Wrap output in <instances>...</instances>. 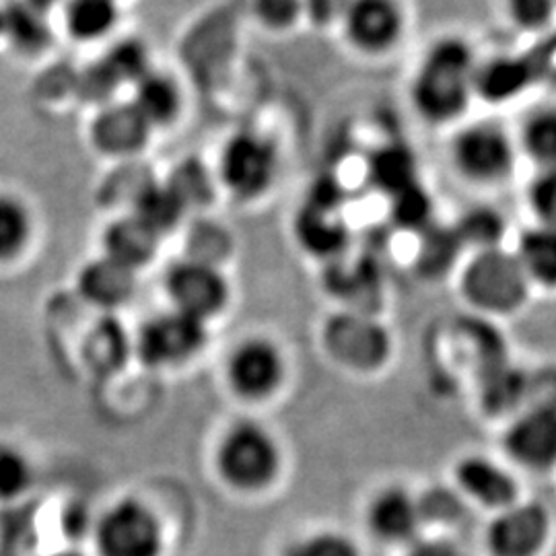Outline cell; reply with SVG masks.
I'll use <instances>...</instances> for the list:
<instances>
[{
  "instance_id": "cell-13",
  "label": "cell",
  "mask_w": 556,
  "mask_h": 556,
  "mask_svg": "<svg viewBox=\"0 0 556 556\" xmlns=\"http://www.w3.org/2000/svg\"><path fill=\"white\" fill-rule=\"evenodd\" d=\"M227 376L233 390L243 397L270 396L285 378V358L268 338H248L229 357Z\"/></svg>"
},
{
  "instance_id": "cell-28",
  "label": "cell",
  "mask_w": 556,
  "mask_h": 556,
  "mask_svg": "<svg viewBox=\"0 0 556 556\" xmlns=\"http://www.w3.org/2000/svg\"><path fill=\"white\" fill-rule=\"evenodd\" d=\"M418 238L415 266L418 275L425 278L443 277L452 268H456L462 254L466 252L452 225H431Z\"/></svg>"
},
{
  "instance_id": "cell-23",
  "label": "cell",
  "mask_w": 556,
  "mask_h": 556,
  "mask_svg": "<svg viewBox=\"0 0 556 556\" xmlns=\"http://www.w3.org/2000/svg\"><path fill=\"white\" fill-rule=\"evenodd\" d=\"M514 254L532 285L556 289V229L534 223L519 233Z\"/></svg>"
},
{
  "instance_id": "cell-17",
  "label": "cell",
  "mask_w": 556,
  "mask_h": 556,
  "mask_svg": "<svg viewBox=\"0 0 556 556\" xmlns=\"http://www.w3.org/2000/svg\"><path fill=\"white\" fill-rule=\"evenodd\" d=\"M161 236L137 215L126 213L112 220L103 231V256L130 270H139L157 256Z\"/></svg>"
},
{
  "instance_id": "cell-14",
  "label": "cell",
  "mask_w": 556,
  "mask_h": 556,
  "mask_svg": "<svg viewBox=\"0 0 556 556\" xmlns=\"http://www.w3.org/2000/svg\"><path fill=\"white\" fill-rule=\"evenodd\" d=\"M505 450L526 468H553L556 464V408L530 406L519 415L505 435Z\"/></svg>"
},
{
  "instance_id": "cell-18",
  "label": "cell",
  "mask_w": 556,
  "mask_h": 556,
  "mask_svg": "<svg viewBox=\"0 0 556 556\" xmlns=\"http://www.w3.org/2000/svg\"><path fill=\"white\" fill-rule=\"evenodd\" d=\"M130 103L153 130L167 128L178 122L184 110V89L178 79L165 71L151 68L132 85Z\"/></svg>"
},
{
  "instance_id": "cell-35",
  "label": "cell",
  "mask_w": 556,
  "mask_h": 556,
  "mask_svg": "<svg viewBox=\"0 0 556 556\" xmlns=\"http://www.w3.org/2000/svg\"><path fill=\"white\" fill-rule=\"evenodd\" d=\"M250 13L268 34L285 36L305 21L303 0H252Z\"/></svg>"
},
{
  "instance_id": "cell-41",
  "label": "cell",
  "mask_w": 556,
  "mask_h": 556,
  "mask_svg": "<svg viewBox=\"0 0 556 556\" xmlns=\"http://www.w3.org/2000/svg\"><path fill=\"white\" fill-rule=\"evenodd\" d=\"M351 0H303L305 21L316 27H338Z\"/></svg>"
},
{
  "instance_id": "cell-24",
  "label": "cell",
  "mask_w": 556,
  "mask_h": 556,
  "mask_svg": "<svg viewBox=\"0 0 556 556\" xmlns=\"http://www.w3.org/2000/svg\"><path fill=\"white\" fill-rule=\"evenodd\" d=\"M62 17L73 40L100 41L118 25L119 0H64Z\"/></svg>"
},
{
  "instance_id": "cell-11",
  "label": "cell",
  "mask_w": 556,
  "mask_h": 556,
  "mask_svg": "<svg viewBox=\"0 0 556 556\" xmlns=\"http://www.w3.org/2000/svg\"><path fill=\"white\" fill-rule=\"evenodd\" d=\"M551 536V516L534 501L505 507L486 530L493 556H536Z\"/></svg>"
},
{
  "instance_id": "cell-44",
  "label": "cell",
  "mask_w": 556,
  "mask_h": 556,
  "mask_svg": "<svg viewBox=\"0 0 556 556\" xmlns=\"http://www.w3.org/2000/svg\"><path fill=\"white\" fill-rule=\"evenodd\" d=\"M408 556H464L462 551L457 548L456 544L447 542V540H439V538H431V540H417L413 542Z\"/></svg>"
},
{
  "instance_id": "cell-12",
  "label": "cell",
  "mask_w": 556,
  "mask_h": 556,
  "mask_svg": "<svg viewBox=\"0 0 556 556\" xmlns=\"http://www.w3.org/2000/svg\"><path fill=\"white\" fill-rule=\"evenodd\" d=\"M153 135L149 122L130 101H108L89 126L93 149L112 160H132L144 151Z\"/></svg>"
},
{
  "instance_id": "cell-19",
  "label": "cell",
  "mask_w": 556,
  "mask_h": 556,
  "mask_svg": "<svg viewBox=\"0 0 556 556\" xmlns=\"http://www.w3.org/2000/svg\"><path fill=\"white\" fill-rule=\"evenodd\" d=\"M77 285L85 301L96 307L114 309L132 298L137 289V273L108 256H101L80 268Z\"/></svg>"
},
{
  "instance_id": "cell-45",
  "label": "cell",
  "mask_w": 556,
  "mask_h": 556,
  "mask_svg": "<svg viewBox=\"0 0 556 556\" xmlns=\"http://www.w3.org/2000/svg\"><path fill=\"white\" fill-rule=\"evenodd\" d=\"M21 2L27 4L29 9H34L36 13H40V15L46 17L48 11H52V9H56V7H62L64 0H21Z\"/></svg>"
},
{
  "instance_id": "cell-40",
  "label": "cell",
  "mask_w": 556,
  "mask_h": 556,
  "mask_svg": "<svg viewBox=\"0 0 556 556\" xmlns=\"http://www.w3.org/2000/svg\"><path fill=\"white\" fill-rule=\"evenodd\" d=\"M124 355V337L116 324H101L89 340V358L96 367L118 365Z\"/></svg>"
},
{
  "instance_id": "cell-36",
  "label": "cell",
  "mask_w": 556,
  "mask_h": 556,
  "mask_svg": "<svg viewBox=\"0 0 556 556\" xmlns=\"http://www.w3.org/2000/svg\"><path fill=\"white\" fill-rule=\"evenodd\" d=\"M507 23L521 34H542L556 21V0H501Z\"/></svg>"
},
{
  "instance_id": "cell-39",
  "label": "cell",
  "mask_w": 556,
  "mask_h": 556,
  "mask_svg": "<svg viewBox=\"0 0 556 556\" xmlns=\"http://www.w3.org/2000/svg\"><path fill=\"white\" fill-rule=\"evenodd\" d=\"M285 556H361L357 544L338 532H316L299 538Z\"/></svg>"
},
{
  "instance_id": "cell-26",
  "label": "cell",
  "mask_w": 556,
  "mask_h": 556,
  "mask_svg": "<svg viewBox=\"0 0 556 556\" xmlns=\"http://www.w3.org/2000/svg\"><path fill=\"white\" fill-rule=\"evenodd\" d=\"M452 227L464 250L470 254L505 248L503 241L507 236V219L497 206L472 204L464 213H459Z\"/></svg>"
},
{
  "instance_id": "cell-6",
  "label": "cell",
  "mask_w": 556,
  "mask_h": 556,
  "mask_svg": "<svg viewBox=\"0 0 556 556\" xmlns=\"http://www.w3.org/2000/svg\"><path fill=\"white\" fill-rule=\"evenodd\" d=\"M321 340L328 355L346 369L376 371L392 353V338L376 314L342 309L324 321Z\"/></svg>"
},
{
  "instance_id": "cell-10",
  "label": "cell",
  "mask_w": 556,
  "mask_h": 556,
  "mask_svg": "<svg viewBox=\"0 0 556 556\" xmlns=\"http://www.w3.org/2000/svg\"><path fill=\"white\" fill-rule=\"evenodd\" d=\"M206 342V321L178 309L149 319L139 332V353L153 367L178 365L199 355Z\"/></svg>"
},
{
  "instance_id": "cell-29",
  "label": "cell",
  "mask_w": 556,
  "mask_h": 556,
  "mask_svg": "<svg viewBox=\"0 0 556 556\" xmlns=\"http://www.w3.org/2000/svg\"><path fill=\"white\" fill-rule=\"evenodd\" d=\"M149 50L140 40H122L114 43V48L108 52V56L101 60L96 68V75L100 77V85L110 93L112 89H118L122 85H135L151 71Z\"/></svg>"
},
{
  "instance_id": "cell-38",
  "label": "cell",
  "mask_w": 556,
  "mask_h": 556,
  "mask_svg": "<svg viewBox=\"0 0 556 556\" xmlns=\"http://www.w3.org/2000/svg\"><path fill=\"white\" fill-rule=\"evenodd\" d=\"M526 204L536 225L556 229V167L538 169L526 190Z\"/></svg>"
},
{
  "instance_id": "cell-8",
  "label": "cell",
  "mask_w": 556,
  "mask_h": 556,
  "mask_svg": "<svg viewBox=\"0 0 556 556\" xmlns=\"http://www.w3.org/2000/svg\"><path fill=\"white\" fill-rule=\"evenodd\" d=\"M101 556H160L163 532L157 516L139 498H124L112 505L98 521Z\"/></svg>"
},
{
  "instance_id": "cell-33",
  "label": "cell",
  "mask_w": 556,
  "mask_h": 556,
  "mask_svg": "<svg viewBox=\"0 0 556 556\" xmlns=\"http://www.w3.org/2000/svg\"><path fill=\"white\" fill-rule=\"evenodd\" d=\"M169 190L178 197L184 204L186 213L206 208L217 192V176L215 169L211 172L200 161H184L174 169V174L165 179Z\"/></svg>"
},
{
  "instance_id": "cell-30",
  "label": "cell",
  "mask_w": 556,
  "mask_h": 556,
  "mask_svg": "<svg viewBox=\"0 0 556 556\" xmlns=\"http://www.w3.org/2000/svg\"><path fill=\"white\" fill-rule=\"evenodd\" d=\"M34 238V213L25 200L0 192V264L20 258Z\"/></svg>"
},
{
  "instance_id": "cell-37",
  "label": "cell",
  "mask_w": 556,
  "mask_h": 556,
  "mask_svg": "<svg viewBox=\"0 0 556 556\" xmlns=\"http://www.w3.org/2000/svg\"><path fill=\"white\" fill-rule=\"evenodd\" d=\"M34 484V466L17 447L0 445V498H17Z\"/></svg>"
},
{
  "instance_id": "cell-34",
  "label": "cell",
  "mask_w": 556,
  "mask_h": 556,
  "mask_svg": "<svg viewBox=\"0 0 556 556\" xmlns=\"http://www.w3.org/2000/svg\"><path fill=\"white\" fill-rule=\"evenodd\" d=\"M528 394V376L505 365L503 361L484 371L482 400L493 413H505Z\"/></svg>"
},
{
  "instance_id": "cell-20",
  "label": "cell",
  "mask_w": 556,
  "mask_h": 556,
  "mask_svg": "<svg viewBox=\"0 0 556 556\" xmlns=\"http://www.w3.org/2000/svg\"><path fill=\"white\" fill-rule=\"evenodd\" d=\"M295 239L309 256L332 262L346 254L349 231L334 211L307 204L295 217Z\"/></svg>"
},
{
  "instance_id": "cell-16",
  "label": "cell",
  "mask_w": 556,
  "mask_h": 556,
  "mask_svg": "<svg viewBox=\"0 0 556 556\" xmlns=\"http://www.w3.org/2000/svg\"><path fill=\"white\" fill-rule=\"evenodd\" d=\"M456 484L464 497L491 509H505L517 501V482L501 464L484 456H468L456 466Z\"/></svg>"
},
{
  "instance_id": "cell-7",
  "label": "cell",
  "mask_w": 556,
  "mask_h": 556,
  "mask_svg": "<svg viewBox=\"0 0 556 556\" xmlns=\"http://www.w3.org/2000/svg\"><path fill=\"white\" fill-rule=\"evenodd\" d=\"M406 23V11L400 0H351L338 27L353 52L381 59L404 40Z\"/></svg>"
},
{
  "instance_id": "cell-3",
  "label": "cell",
  "mask_w": 556,
  "mask_h": 556,
  "mask_svg": "<svg viewBox=\"0 0 556 556\" xmlns=\"http://www.w3.org/2000/svg\"><path fill=\"white\" fill-rule=\"evenodd\" d=\"M519 149L505 126L478 119L459 126L450 140V163L459 178L480 188H497L514 176Z\"/></svg>"
},
{
  "instance_id": "cell-1",
  "label": "cell",
  "mask_w": 556,
  "mask_h": 556,
  "mask_svg": "<svg viewBox=\"0 0 556 556\" xmlns=\"http://www.w3.org/2000/svg\"><path fill=\"white\" fill-rule=\"evenodd\" d=\"M477 50L462 36H441L418 60L408 87L418 118L431 126H447L464 118L477 100Z\"/></svg>"
},
{
  "instance_id": "cell-32",
  "label": "cell",
  "mask_w": 556,
  "mask_h": 556,
  "mask_svg": "<svg viewBox=\"0 0 556 556\" xmlns=\"http://www.w3.org/2000/svg\"><path fill=\"white\" fill-rule=\"evenodd\" d=\"M390 219L397 229L420 236L431 225H435V200L431 190L417 181L404 190H400L394 197H390Z\"/></svg>"
},
{
  "instance_id": "cell-15",
  "label": "cell",
  "mask_w": 556,
  "mask_h": 556,
  "mask_svg": "<svg viewBox=\"0 0 556 556\" xmlns=\"http://www.w3.org/2000/svg\"><path fill=\"white\" fill-rule=\"evenodd\" d=\"M367 523L374 536L388 544L417 542L418 532L425 523L420 498L402 486L383 489L369 505Z\"/></svg>"
},
{
  "instance_id": "cell-22",
  "label": "cell",
  "mask_w": 556,
  "mask_h": 556,
  "mask_svg": "<svg viewBox=\"0 0 556 556\" xmlns=\"http://www.w3.org/2000/svg\"><path fill=\"white\" fill-rule=\"evenodd\" d=\"M365 174L369 184L390 199L400 190L420 181L417 153L406 142H386L369 155Z\"/></svg>"
},
{
  "instance_id": "cell-5",
  "label": "cell",
  "mask_w": 556,
  "mask_h": 556,
  "mask_svg": "<svg viewBox=\"0 0 556 556\" xmlns=\"http://www.w3.org/2000/svg\"><path fill=\"white\" fill-rule=\"evenodd\" d=\"M220 477L239 491H262L277 478L280 450L277 439L258 422H236L217 450Z\"/></svg>"
},
{
  "instance_id": "cell-46",
  "label": "cell",
  "mask_w": 556,
  "mask_h": 556,
  "mask_svg": "<svg viewBox=\"0 0 556 556\" xmlns=\"http://www.w3.org/2000/svg\"><path fill=\"white\" fill-rule=\"evenodd\" d=\"M52 556H80V555H77V553H56V555H52Z\"/></svg>"
},
{
  "instance_id": "cell-42",
  "label": "cell",
  "mask_w": 556,
  "mask_h": 556,
  "mask_svg": "<svg viewBox=\"0 0 556 556\" xmlns=\"http://www.w3.org/2000/svg\"><path fill=\"white\" fill-rule=\"evenodd\" d=\"M530 406L556 408V369H542L536 376H528Z\"/></svg>"
},
{
  "instance_id": "cell-2",
  "label": "cell",
  "mask_w": 556,
  "mask_h": 556,
  "mask_svg": "<svg viewBox=\"0 0 556 556\" xmlns=\"http://www.w3.org/2000/svg\"><path fill=\"white\" fill-rule=\"evenodd\" d=\"M530 289V278L507 248L470 254L459 273L462 298L489 316L514 314L528 301Z\"/></svg>"
},
{
  "instance_id": "cell-21",
  "label": "cell",
  "mask_w": 556,
  "mask_h": 556,
  "mask_svg": "<svg viewBox=\"0 0 556 556\" xmlns=\"http://www.w3.org/2000/svg\"><path fill=\"white\" fill-rule=\"evenodd\" d=\"M326 289L334 298L349 303L346 309L374 314L367 301L376 299L379 291V273L367 260H346V254L332 260L326 270Z\"/></svg>"
},
{
  "instance_id": "cell-27",
  "label": "cell",
  "mask_w": 556,
  "mask_h": 556,
  "mask_svg": "<svg viewBox=\"0 0 556 556\" xmlns=\"http://www.w3.org/2000/svg\"><path fill=\"white\" fill-rule=\"evenodd\" d=\"M519 155H526L538 169L556 167V105L532 110L517 130Z\"/></svg>"
},
{
  "instance_id": "cell-4",
  "label": "cell",
  "mask_w": 556,
  "mask_h": 556,
  "mask_svg": "<svg viewBox=\"0 0 556 556\" xmlns=\"http://www.w3.org/2000/svg\"><path fill=\"white\" fill-rule=\"evenodd\" d=\"M278 174L277 142L258 130L233 132L220 147L215 176L220 188L239 202L264 199L275 188Z\"/></svg>"
},
{
  "instance_id": "cell-43",
  "label": "cell",
  "mask_w": 556,
  "mask_h": 556,
  "mask_svg": "<svg viewBox=\"0 0 556 556\" xmlns=\"http://www.w3.org/2000/svg\"><path fill=\"white\" fill-rule=\"evenodd\" d=\"M420 507H422V516L425 519H452L459 514V497L445 493V491H433L431 495H425L420 498Z\"/></svg>"
},
{
  "instance_id": "cell-25",
  "label": "cell",
  "mask_w": 556,
  "mask_h": 556,
  "mask_svg": "<svg viewBox=\"0 0 556 556\" xmlns=\"http://www.w3.org/2000/svg\"><path fill=\"white\" fill-rule=\"evenodd\" d=\"M530 80L528 66L516 56H495L478 62L475 93L477 100L503 103L517 98Z\"/></svg>"
},
{
  "instance_id": "cell-31",
  "label": "cell",
  "mask_w": 556,
  "mask_h": 556,
  "mask_svg": "<svg viewBox=\"0 0 556 556\" xmlns=\"http://www.w3.org/2000/svg\"><path fill=\"white\" fill-rule=\"evenodd\" d=\"M130 213L144 220L153 231L160 233L161 238L174 231L188 215L184 204L165 181H151L140 192L139 199L135 200Z\"/></svg>"
},
{
  "instance_id": "cell-9",
  "label": "cell",
  "mask_w": 556,
  "mask_h": 556,
  "mask_svg": "<svg viewBox=\"0 0 556 556\" xmlns=\"http://www.w3.org/2000/svg\"><path fill=\"white\" fill-rule=\"evenodd\" d=\"M165 293L172 299L174 309L208 321L227 307L231 287L219 266L184 258L169 266L165 275Z\"/></svg>"
}]
</instances>
